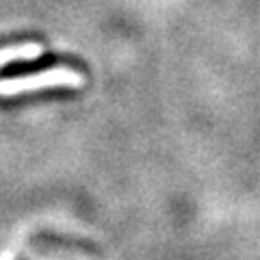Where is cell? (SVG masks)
I'll return each mask as SVG.
<instances>
[{
	"instance_id": "6da1fadb",
	"label": "cell",
	"mask_w": 260,
	"mask_h": 260,
	"mask_svg": "<svg viewBox=\"0 0 260 260\" xmlns=\"http://www.w3.org/2000/svg\"><path fill=\"white\" fill-rule=\"evenodd\" d=\"M85 76L78 70L68 68V65H56V68H46L37 74L13 76L0 80V98H15L24 93L46 91V89H83Z\"/></svg>"
},
{
	"instance_id": "7a4b0ae2",
	"label": "cell",
	"mask_w": 260,
	"mask_h": 260,
	"mask_svg": "<svg viewBox=\"0 0 260 260\" xmlns=\"http://www.w3.org/2000/svg\"><path fill=\"white\" fill-rule=\"evenodd\" d=\"M42 54H44L42 44H35V42L5 46V48H0V68H5L9 63H18V61H35Z\"/></svg>"
}]
</instances>
